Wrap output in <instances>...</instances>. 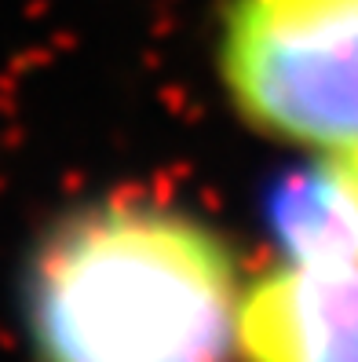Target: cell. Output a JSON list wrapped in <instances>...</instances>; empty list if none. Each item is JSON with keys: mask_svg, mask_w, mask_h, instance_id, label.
<instances>
[{"mask_svg": "<svg viewBox=\"0 0 358 362\" xmlns=\"http://www.w3.org/2000/svg\"><path fill=\"white\" fill-rule=\"evenodd\" d=\"M238 271L205 223L157 205H95L37 252L40 362H230Z\"/></svg>", "mask_w": 358, "mask_h": 362, "instance_id": "cell-1", "label": "cell"}, {"mask_svg": "<svg viewBox=\"0 0 358 362\" xmlns=\"http://www.w3.org/2000/svg\"><path fill=\"white\" fill-rule=\"evenodd\" d=\"M223 81L256 129L358 146V0H230Z\"/></svg>", "mask_w": 358, "mask_h": 362, "instance_id": "cell-2", "label": "cell"}, {"mask_svg": "<svg viewBox=\"0 0 358 362\" xmlns=\"http://www.w3.org/2000/svg\"><path fill=\"white\" fill-rule=\"evenodd\" d=\"M245 362H358V271L285 260L238 304Z\"/></svg>", "mask_w": 358, "mask_h": 362, "instance_id": "cell-3", "label": "cell"}, {"mask_svg": "<svg viewBox=\"0 0 358 362\" xmlns=\"http://www.w3.org/2000/svg\"><path fill=\"white\" fill-rule=\"evenodd\" d=\"M285 260L358 271V146H329L267 198Z\"/></svg>", "mask_w": 358, "mask_h": 362, "instance_id": "cell-4", "label": "cell"}]
</instances>
